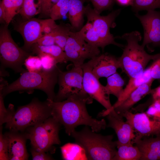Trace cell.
I'll list each match as a JSON object with an SVG mask.
<instances>
[{
  "instance_id": "ac0fdd59",
  "label": "cell",
  "mask_w": 160,
  "mask_h": 160,
  "mask_svg": "<svg viewBox=\"0 0 160 160\" xmlns=\"http://www.w3.org/2000/svg\"><path fill=\"white\" fill-rule=\"evenodd\" d=\"M141 155L140 160H160V136L148 138L135 137L132 141Z\"/></svg>"
},
{
  "instance_id": "603a6c76",
  "label": "cell",
  "mask_w": 160,
  "mask_h": 160,
  "mask_svg": "<svg viewBox=\"0 0 160 160\" xmlns=\"http://www.w3.org/2000/svg\"><path fill=\"white\" fill-rule=\"evenodd\" d=\"M117 150L113 160H140L141 153L132 142L121 144L117 141Z\"/></svg>"
},
{
  "instance_id": "8d00e7d4",
  "label": "cell",
  "mask_w": 160,
  "mask_h": 160,
  "mask_svg": "<svg viewBox=\"0 0 160 160\" xmlns=\"http://www.w3.org/2000/svg\"><path fill=\"white\" fill-rule=\"evenodd\" d=\"M60 0H41V9L40 16L42 17H49L50 10Z\"/></svg>"
},
{
  "instance_id": "836d02e7",
  "label": "cell",
  "mask_w": 160,
  "mask_h": 160,
  "mask_svg": "<svg viewBox=\"0 0 160 160\" xmlns=\"http://www.w3.org/2000/svg\"><path fill=\"white\" fill-rule=\"evenodd\" d=\"M2 127L0 126V160H9L8 147L7 139L2 133Z\"/></svg>"
},
{
  "instance_id": "4dcf8cb0",
  "label": "cell",
  "mask_w": 160,
  "mask_h": 160,
  "mask_svg": "<svg viewBox=\"0 0 160 160\" xmlns=\"http://www.w3.org/2000/svg\"><path fill=\"white\" fill-rule=\"evenodd\" d=\"M4 97L1 92H0V126L5 123L9 122L14 113V105L12 104L9 105L8 108H5L4 102Z\"/></svg>"
},
{
  "instance_id": "ab89813d",
  "label": "cell",
  "mask_w": 160,
  "mask_h": 160,
  "mask_svg": "<svg viewBox=\"0 0 160 160\" xmlns=\"http://www.w3.org/2000/svg\"><path fill=\"white\" fill-rule=\"evenodd\" d=\"M57 25L55 21L51 18L43 19V36L52 33Z\"/></svg>"
},
{
  "instance_id": "ffe728a7",
  "label": "cell",
  "mask_w": 160,
  "mask_h": 160,
  "mask_svg": "<svg viewBox=\"0 0 160 160\" xmlns=\"http://www.w3.org/2000/svg\"><path fill=\"white\" fill-rule=\"evenodd\" d=\"M81 0H69L68 18L72 32L79 31L83 27L85 7Z\"/></svg>"
},
{
  "instance_id": "8fae6325",
  "label": "cell",
  "mask_w": 160,
  "mask_h": 160,
  "mask_svg": "<svg viewBox=\"0 0 160 160\" xmlns=\"http://www.w3.org/2000/svg\"><path fill=\"white\" fill-rule=\"evenodd\" d=\"M120 115L131 126L136 137L142 138L160 133V121L150 117L145 112L133 113L129 110Z\"/></svg>"
},
{
  "instance_id": "2e32d148",
  "label": "cell",
  "mask_w": 160,
  "mask_h": 160,
  "mask_svg": "<svg viewBox=\"0 0 160 160\" xmlns=\"http://www.w3.org/2000/svg\"><path fill=\"white\" fill-rule=\"evenodd\" d=\"M106 116L108 121L107 127L114 129L119 143L124 144L132 142L136 137L135 131L129 123L123 120V117L114 109L109 112Z\"/></svg>"
},
{
  "instance_id": "4fadbf2b",
  "label": "cell",
  "mask_w": 160,
  "mask_h": 160,
  "mask_svg": "<svg viewBox=\"0 0 160 160\" xmlns=\"http://www.w3.org/2000/svg\"><path fill=\"white\" fill-rule=\"evenodd\" d=\"M83 70V86L86 93L92 98L100 103L106 109H110L112 105L104 86L102 85L93 73L87 63L81 66Z\"/></svg>"
},
{
  "instance_id": "e575fe53",
  "label": "cell",
  "mask_w": 160,
  "mask_h": 160,
  "mask_svg": "<svg viewBox=\"0 0 160 160\" xmlns=\"http://www.w3.org/2000/svg\"><path fill=\"white\" fill-rule=\"evenodd\" d=\"M145 112L151 118L160 121V101L153 100Z\"/></svg>"
},
{
  "instance_id": "ba28073f",
  "label": "cell",
  "mask_w": 160,
  "mask_h": 160,
  "mask_svg": "<svg viewBox=\"0 0 160 160\" xmlns=\"http://www.w3.org/2000/svg\"><path fill=\"white\" fill-rule=\"evenodd\" d=\"M7 27L5 24L0 28L1 67L10 68L21 74L28 71L23 65L26 59L33 54L18 46L12 39Z\"/></svg>"
},
{
  "instance_id": "f35d334b",
  "label": "cell",
  "mask_w": 160,
  "mask_h": 160,
  "mask_svg": "<svg viewBox=\"0 0 160 160\" xmlns=\"http://www.w3.org/2000/svg\"><path fill=\"white\" fill-rule=\"evenodd\" d=\"M31 152L33 160H48L53 159L51 156L44 151L32 147Z\"/></svg>"
},
{
  "instance_id": "e0dca14e",
  "label": "cell",
  "mask_w": 160,
  "mask_h": 160,
  "mask_svg": "<svg viewBox=\"0 0 160 160\" xmlns=\"http://www.w3.org/2000/svg\"><path fill=\"white\" fill-rule=\"evenodd\" d=\"M4 135L8 143V155L9 160H28V154L26 147V137L17 132L10 131Z\"/></svg>"
},
{
  "instance_id": "74e56055",
  "label": "cell",
  "mask_w": 160,
  "mask_h": 160,
  "mask_svg": "<svg viewBox=\"0 0 160 160\" xmlns=\"http://www.w3.org/2000/svg\"><path fill=\"white\" fill-rule=\"evenodd\" d=\"M150 66L151 75L154 80L156 79L160 80V53L158 56L153 60Z\"/></svg>"
},
{
  "instance_id": "f6af8a7d",
  "label": "cell",
  "mask_w": 160,
  "mask_h": 160,
  "mask_svg": "<svg viewBox=\"0 0 160 160\" xmlns=\"http://www.w3.org/2000/svg\"><path fill=\"white\" fill-rule=\"evenodd\" d=\"M82 0L84 2V1H87V0Z\"/></svg>"
},
{
  "instance_id": "7c38bea8",
  "label": "cell",
  "mask_w": 160,
  "mask_h": 160,
  "mask_svg": "<svg viewBox=\"0 0 160 160\" xmlns=\"http://www.w3.org/2000/svg\"><path fill=\"white\" fill-rule=\"evenodd\" d=\"M144 15L138 13L135 16L139 20L143 27V39L141 44L144 47L146 46H160V11L151 10Z\"/></svg>"
},
{
  "instance_id": "83f0119b",
  "label": "cell",
  "mask_w": 160,
  "mask_h": 160,
  "mask_svg": "<svg viewBox=\"0 0 160 160\" xmlns=\"http://www.w3.org/2000/svg\"><path fill=\"white\" fill-rule=\"evenodd\" d=\"M71 31L70 26L60 24L57 25L52 33L54 38L55 44L60 47L64 51Z\"/></svg>"
},
{
  "instance_id": "5b68a950",
  "label": "cell",
  "mask_w": 160,
  "mask_h": 160,
  "mask_svg": "<svg viewBox=\"0 0 160 160\" xmlns=\"http://www.w3.org/2000/svg\"><path fill=\"white\" fill-rule=\"evenodd\" d=\"M97 132L86 126L79 131H74L71 135L83 149L87 159L113 160L117 151V141L113 140V135Z\"/></svg>"
},
{
  "instance_id": "5bb4252c",
  "label": "cell",
  "mask_w": 160,
  "mask_h": 160,
  "mask_svg": "<svg viewBox=\"0 0 160 160\" xmlns=\"http://www.w3.org/2000/svg\"><path fill=\"white\" fill-rule=\"evenodd\" d=\"M43 19L32 18L19 23L15 29L22 35L24 45L22 47L25 51L30 52L32 45L43 36Z\"/></svg>"
},
{
  "instance_id": "f546056e",
  "label": "cell",
  "mask_w": 160,
  "mask_h": 160,
  "mask_svg": "<svg viewBox=\"0 0 160 160\" xmlns=\"http://www.w3.org/2000/svg\"><path fill=\"white\" fill-rule=\"evenodd\" d=\"M69 0H60L51 9L49 17L55 21L62 19L68 13Z\"/></svg>"
},
{
  "instance_id": "6da1fadb",
  "label": "cell",
  "mask_w": 160,
  "mask_h": 160,
  "mask_svg": "<svg viewBox=\"0 0 160 160\" xmlns=\"http://www.w3.org/2000/svg\"><path fill=\"white\" fill-rule=\"evenodd\" d=\"M46 100L51 108L52 116L64 126L68 135L80 125L89 126L97 132L107 127L104 119L98 120L88 114L86 104L91 103L93 100L90 96H71L60 102L48 99Z\"/></svg>"
},
{
  "instance_id": "7a4b0ae2",
  "label": "cell",
  "mask_w": 160,
  "mask_h": 160,
  "mask_svg": "<svg viewBox=\"0 0 160 160\" xmlns=\"http://www.w3.org/2000/svg\"><path fill=\"white\" fill-rule=\"evenodd\" d=\"M121 11V9H119L106 15L102 16L88 4L85 7L84 12L87 22L79 31L87 42L103 50L110 44L124 47L123 45L116 42L110 32Z\"/></svg>"
},
{
  "instance_id": "52a82bcc",
  "label": "cell",
  "mask_w": 160,
  "mask_h": 160,
  "mask_svg": "<svg viewBox=\"0 0 160 160\" xmlns=\"http://www.w3.org/2000/svg\"><path fill=\"white\" fill-rule=\"evenodd\" d=\"M61 124L51 116L27 128L25 135L32 147L45 152H54L53 146L61 143L59 133Z\"/></svg>"
},
{
  "instance_id": "d4e9b609",
  "label": "cell",
  "mask_w": 160,
  "mask_h": 160,
  "mask_svg": "<svg viewBox=\"0 0 160 160\" xmlns=\"http://www.w3.org/2000/svg\"><path fill=\"white\" fill-rule=\"evenodd\" d=\"M61 150L64 160L87 159L83 149L76 143L65 144Z\"/></svg>"
},
{
  "instance_id": "f1b7e54d",
  "label": "cell",
  "mask_w": 160,
  "mask_h": 160,
  "mask_svg": "<svg viewBox=\"0 0 160 160\" xmlns=\"http://www.w3.org/2000/svg\"><path fill=\"white\" fill-rule=\"evenodd\" d=\"M130 5L132 10L137 13L141 11L160 8V0H131Z\"/></svg>"
},
{
  "instance_id": "1f68e13d",
  "label": "cell",
  "mask_w": 160,
  "mask_h": 160,
  "mask_svg": "<svg viewBox=\"0 0 160 160\" xmlns=\"http://www.w3.org/2000/svg\"><path fill=\"white\" fill-rule=\"evenodd\" d=\"M24 65L30 72H38L42 70L41 60L38 56L30 55L25 60Z\"/></svg>"
},
{
  "instance_id": "8992f818",
  "label": "cell",
  "mask_w": 160,
  "mask_h": 160,
  "mask_svg": "<svg viewBox=\"0 0 160 160\" xmlns=\"http://www.w3.org/2000/svg\"><path fill=\"white\" fill-rule=\"evenodd\" d=\"M51 110L47 100L44 102L34 98L28 104L19 107L6 128L10 131H23L51 117Z\"/></svg>"
},
{
  "instance_id": "44dd1931",
  "label": "cell",
  "mask_w": 160,
  "mask_h": 160,
  "mask_svg": "<svg viewBox=\"0 0 160 160\" xmlns=\"http://www.w3.org/2000/svg\"><path fill=\"white\" fill-rule=\"evenodd\" d=\"M152 80H154L151 77L150 67L145 70L143 74L140 76L136 78H129L128 82L115 103L112 105L111 108L105 110L108 113L119 105L133 91L142 84Z\"/></svg>"
},
{
  "instance_id": "d6986e66",
  "label": "cell",
  "mask_w": 160,
  "mask_h": 160,
  "mask_svg": "<svg viewBox=\"0 0 160 160\" xmlns=\"http://www.w3.org/2000/svg\"><path fill=\"white\" fill-rule=\"evenodd\" d=\"M153 81L152 80L140 85L113 109L120 115L129 111L135 104L146 95L151 94V86Z\"/></svg>"
},
{
  "instance_id": "bcb514c9",
  "label": "cell",
  "mask_w": 160,
  "mask_h": 160,
  "mask_svg": "<svg viewBox=\"0 0 160 160\" xmlns=\"http://www.w3.org/2000/svg\"><path fill=\"white\" fill-rule=\"evenodd\" d=\"M159 135L160 136V133H159L158 134V135Z\"/></svg>"
},
{
  "instance_id": "7402d4cb",
  "label": "cell",
  "mask_w": 160,
  "mask_h": 160,
  "mask_svg": "<svg viewBox=\"0 0 160 160\" xmlns=\"http://www.w3.org/2000/svg\"><path fill=\"white\" fill-rule=\"evenodd\" d=\"M31 52L33 54L38 55L47 54L53 57L57 63H66L68 61L64 51L57 45L55 44L49 46H44L33 44L31 47Z\"/></svg>"
},
{
  "instance_id": "4316f807",
  "label": "cell",
  "mask_w": 160,
  "mask_h": 160,
  "mask_svg": "<svg viewBox=\"0 0 160 160\" xmlns=\"http://www.w3.org/2000/svg\"><path fill=\"white\" fill-rule=\"evenodd\" d=\"M24 0H2L1 1L4 9L6 25L8 26L14 17L19 14Z\"/></svg>"
},
{
  "instance_id": "7bdbcfd3",
  "label": "cell",
  "mask_w": 160,
  "mask_h": 160,
  "mask_svg": "<svg viewBox=\"0 0 160 160\" xmlns=\"http://www.w3.org/2000/svg\"><path fill=\"white\" fill-rule=\"evenodd\" d=\"M5 14L3 6L1 2L0 3V22L1 23H5Z\"/></svg>"
},
{
  "instance_id": "484cf974",
  "label": "cell",
  "mask_w": 160,
  "mask_h": 160,
  "mask_svg": "<svg viewBox=\"0 0 160 160\" xmlns=\"http://www.w3.org/2000/svg\"><path fill=\"white\" fill-rule=\"evenodd\" d=\"M41 0H24L23 4L19 13L23 21L33 18L40 13Z\"/></svg>"
},
{
  "instance_id": "d590c367",
  "label": "cell",
  "mask_w": 160,
  "mask_h": 160,
  "mask_svg": "<svg viewBox=\"0 0 160 160\" xmlns=\"http://www.w3.org/2000/svg\"><path fill=\"white\" fill-rule=\"evenodd\" d=\"M92 3L94 9L100 14L103 11L108 9L112 6L113 0H88Z\"/></svg>"
},
{
  "instance_id": "277c9868",
  "label": "cell",
  "mask_w": 160,
  "mask_h": 160,
  "mask_svg": "<svg viewBox=\"0 0 160 160\" xmlns=\"http://www.w3.org/2000/svg\"><path fill=\"white\" fill-rule=\"evenodd\" d=\"M125 40L127 44L121 56L118 58L120 68L129 78L140 76L151 60H153L159 53L150 55L139 44L142 39L140 33L137 31L125 33L119 37Z\"/></svg>"
},
{
  "instance_id": "9c48e42d",
  "label": "cell",
  "mask_w": 160,
  "mask_h": 160,
  "mask_svg": "<svg viewBox=\"0 0 160 160\" xmlns=\"http://www.w3.org/2000/svg\"><path fill=\"white\" fill-rule=\"evenodd\" d=\"M83 77L81 66H74L65 71L59 69L57 82L59 88L53 101L60 102L73 96H89L83 88Z\"/></svg>"
},
{
  "instance_id": "b9f144b4",
  "label": "cell",
  "mask_w": 160,
  "mask_h": 160,
  "mask_svg": "<svg viewBox=\"0 0 160 160\" xmlns=\"http://www.w3.org/2000/svg\"><path fill=\"white\" fill-rule=\"evenodd\" d=\"M151 94L152 95L153 100H160V85L152 89Z\"/></svg>"
},
{
  "instance_id": "d6a6232c",
  "label": "cell",
  "mask_w": 160,
  "mask_h": 160,
  "mask_svg": "<svg viewBox=\"0 0 160 160\" xmlns=\"http://www.w3.org/2000/svg\"><path fill=\"white\" fill-rule=\"evenodd\" d=\"M41 60L42 70L48 71L54 68L57 64L56 60L52 56L47 54H41L38 55Z\"/></svg>"
},
{
  "instance_id": "60d3db41",
  "label": "cell",
  "mask_w": 160,
  "mask_h": 160,
  "mask_svg": "<svg viewBox=\"0 0 160 160\" xmlns=\"http://www.w3.org/2000/svg\"><path fill=\"white\" fill-rule=\"evenodd\" d=\"M35 43L44 46H49L55 44L54 38L52 33L42 36Z\"/></svg>"
},
{
  "instance_id": "cb8c5ba5",
  "label": "cell",
  "mask_w": 160,
  "mask_h": 160,
  "mask_svg": "<svg viewBox=\"0 0 160 160\" xmlns=\"http://www.w3.org/2000/svg\"><path fill=\"white\" fill-rule=\"evenodd\" d=\"M124 84V79L116 72L107 78V83L104 87L109 95H112L118 99L123 91Z\"/></svg>"
},
{
  "instance_id": "ee69618b",
  "label": "cell",
  "mask_w": 160,
  "mask_h": 160,
  "mask_svg": "<svg viewBox=\"0 0 160 160\" xmlns=\"http://www.w3.org/2000/svg\"><path fill=\"white\" fill-rule=\"evenodd\" d=\"M120 5L122 6L130 5L131 0H116Z\"/></svg>"
},
{
  "instance_id": "3957f363",
  "label": "cell",
  "mask_w": 160,
  "mask_h": 160,
  "mask_svg": "<svg viewBox=\"0 0 160 160\" xmlns=\"http://www.w3.org/2000/svg\"><path fill=\"white\" fill-rule=\"evenodd\" d=\"M59 69L57 65L48 71H27L21 74L20 77L10 84L5 86L4 83H1L0 91L4 97L15 91H25L30 94L35 89H39L46 93L48 99L53 101L56 96L54 88L58 82Z\"/></svg>"
},
{
  "instance_id": "9a60e30c",
  "label": "cell",
  "mask_w": 160,
  "mask_h": 160,
  "mask_svg": "<svg viewBox=\"0 0 160 160\" xmlns=\"http://www.w3.org/2000/svg\"><path fill=\"white\" fill-rule=\"evenodd\" d=\"M95 76L98 79L107 78L120 68L118 58L107 53L100 54L87 62Z\"/></svg>"
},
{
  "instance_id": "7dc6e473",
  "label": "cell",
  "mask_w": 160,
  "mask_h": 160,
  "mask_svg": "<svg viewBox=\"0 0 160 160\" xmlns=\"http://www.w3.org/2000/svg\"><path fill=\"white\" fill-rule=\"evenodd\" d=\"M159 100L160 101V100Z\"/></svg>"
},
{
  "instance_id": "30bf717a",
  "label": "cell",
  "mask_w": 160,
  "mask_h": 160,
  "mask_svg": "<svg viewBox=\"0 0 160 160\" xmlns=\"http://www.w3.org/2000/svg\"><path fill=\"white\" fill-rule=\"evenodd\" d=\"M64 51L67 61L72 62L75 66H81L85 60L100 53L99 48L87 42L79 31L71 32Z\"/></svg>"
}]
</instances>
